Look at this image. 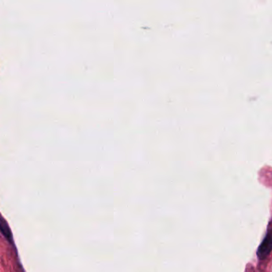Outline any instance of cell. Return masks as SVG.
<instances>
[{
  "label": "cell",
  "mask_w": 272,
  "mask_h": 272,
  "mask_svg": "<svg viewBox=\"0 0 272 272\" xmlns=\"http://www.w3.org/2000/svg\"><path fill=\"white\" fill-rule=\"evenodd\" d=\"M272 251V231L269 230L263 238V241L259 244L257 249V256L261 260L268 257Z\"/></svg>",
  "instance_id": "6da1fadb"
},
{
  "label": "cell",
  "mask_w": 272,
  "mask_h": 272,
  "mask_svg": "<svg viewBox=\"0 0 272 272\" xmlns=\"http://www.w3.org/2000/svg\"><path fill=\"white\" fill-rule=\"evenodd\" d=\"M0 232L2 233L5 238L10 242H12V234L8 225V222L4 220L2 216H0Z\"/></svg>",
  "instance_id": "7a4b0ae2"
}]
</instances>
